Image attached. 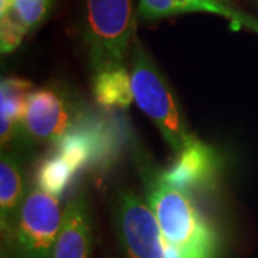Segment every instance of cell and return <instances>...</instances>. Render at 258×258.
Here are the masks:
<instances>
[{"mask_svg": "<svg viewBox=\"0 0 258 258\" xmlns=\"http://www.w3.org/2000/svg\"><path fill=\"white\" fill-rule=\"evenodd\" d=\"M145 195L166 244L178 258H218V232L186 191L168 184L157 171L145 169Z\"/></svg>", "mask_w": 258, "mask_h": 258, "instance_id": "1", "label": "cell"}, {"mask_svg": "<svg viewBox=\"0 0 258 258\" xmlns=\"http://www.w3.org/2000/svg\"><path fill=\"white\" fill-rule=\"evenodd\" d=\"M132 35V0H85L82 36L93 74L125 68Z\"/></svg>", "mask_w": 258, "mask_h": 258, "instance_id": "2", "label": "cell"}, {"mask_svg": "<svg viewBox=\"0 0 258 258\" xmlns=\"http://www.w3.org/2000/svg\"><path fill=\"white\" fill-rule=\"evenodd\" d=\"M131 81L137 105L155 123L169 148L179 154L195 137L186 128L164 75L139 43L132 50Z\"/></svg>", "mask_w": 258, "mask_h": 258, "instance_id": "3", "label": "cell"}, {"mask_svg": "<svg viewBox=\"0 0 258 258\" xmlns=\"http://www.w3.org/2000/svg\"><path fill=\"white\" fill-rule=\"evenodd\" d=\"M63 212L55 195L39 186L28 191L15 220L2 232L8 258H52Z\"/></svg>", "mask_w": 258, "mask_h": 258, "instance_id": "4", "label": "cell"}, {"mask_svg": "<svg viewBox=\"0 0 258 258\" xmlns=\"http://www.w3.org/2000/svg\"><path fill=\"white\" fill-rule=\"evenodd\" d=\"M116 221L128 258H178L166 244L151 207L135 192L125 191L119 195Z\"/></svg>", "mask_w": 258, "mask_h": 258, "instance_id": "5", "label": "cell"}, {"mask_svg": "<svg viewBox=\"0 0 258 258\" xmlns=\"http://www.w3.org/2000/svg\"><path fill=\"white\" fill-rule=\"evenodd\" d=\"M76 119L63 93L42 88L29 95L22 128L36 142H56L74 126Z\"/></svg>", "mask_w": 258, "mask_h": 258, "instance_id": "6", "label": "cell"}, {"mask_svg": "<svg viewBox=\"0 0 258 258\" xmlns=\"http://www.w3.org/2000/svg\"><path fill=\"white\" fill-rule=\"evenodd\" d=\"M218 169L220 159L215 151L195 137L179 154H176L172 166L159 174L168 184L189 191L212 186Z\"/></svg>", "mask_w": 258, "mask_h": 258, "instance_id": "7", "label": "cell"}, {"mask_svg": "<svg viewBox=\"0 0 258 258\" xmlns=\"http://www.w3.org/2000/svg\"><path fill=\"white\" fill-rule=\"evenodd\" d=\"M63 222L53 247L52 258H89L92 248V224L85 195L69 200Z\"/></svg>", "mask_w": 258, "mask_h": 258, "instance_id": "8", "label": "cell"}, {"mask_svg": "<svg viewBox=\"0 0 258 258\" xmlns=\"http://www.w3.org/2000/svg\"><path fill=\"white\" fill-rule=\"evenodd\" d=\"M32 83L20 78H3L0 83V137L2 147L16 137L18 129L23 126Z\"/></svg>", "mask_w": 258, "mask_h": 258, "instance_id": "9", "label": "cell"}, {"mask_svg": "<svg viewBox=\"0 0 258 258\" xmlns=\"http://www.w3.org/2000/svg\"><path fill=\"white\" fill-rule=\"evenodd\" d=\"M22 169L12 154H3L0 161V222L2 232L9 228L25 201Z\"/></svg>", "mask_w": 258, "mask_h": 258, "instance_id": "10", "label": "cell"}, {"mask_svg": "<svg viewBox=\"0 0 258 258\" xmlns=\"http://www.w3.org/2000/svg\"><path fill=\"white\" fill-rule=\"evenodd\" d=\"M95 101L106 109H126L134 101L131 72L126 68L106 69L93 75Z\"/></svg>", "mask_w": 258, "mask_h": 258, "instance_id": "11", "label": "cell"}, {"mask_svg": "<svg viewBox=\"0 0 258 258\" xmlns=\"http://www.w3.org/2000/svg\"><path fill=\"white\" fill-rule=\"evenodd\" d=\"M78 172L60 154L53 151L40 161L36 171V186L50 195L62 197Z\"/></svg>", "mask_w": 258, "mask_h": 258, "instance_id": "12", "label": "cell"}, {"mask_svg": "<svg viewBox=\"0 0 258 258\" xmlns=\"http://www.w3.org/2000/svg\"><path fill=\"white\" fill-rule=\"evenodd\" d=\"M0 18H2V22H0V50L3 55H6V53H12L13 50H16L20 46L29 29L19 19L13 9Z\"/></svg>", "mask_w": 258, "mask_h": 258, "instance_id": "13", "label": "cell"}, {"mask_svg": "<svg viewBox=\"0 0 258 258\" xmlns=\"http://www.w3.org/2000/svg\"><path fill=\"white\" fill-rule=\"evenodd\" d=\"M53 0H13V10L29 30L37 28L52 9Z\"/></svg>", "mask_w": 258, "mask_h": 258, "instance_id": "14", "label": "cell"}, {"mask_svg": "<svg viewBox=\"0 0 258 258\" xmlns=\"http://www.w3.org/2000/svg\"><path fill=\"white\" fill-rule=\"evenodd\" d=\"M139 15L147 20L168 18L176 15L174 0H139Z\"/></svg>", "mask_w": 258, "mask_h": 258, "instance_id": "15", "label": "cell"}, {"mask_svg": "<svg viewBox=\"0 0 258 258\" xmlns=\"http://www.w3.org/2000/svg\"><path fill=\"white\" fill-rule=\"evenodd\" d=\"M13 9V0H0V16Z\"/></svg>", "mask_w": 258, "mask_h": 258, "instance_id": "16", "label": "cell"}, {"mask_svg": "<svg viewBox=\"0 0 258 258\" xmlns=\"http://www.w3.org/2000/svg\"><path fill=\"white\" fill-rule=\"evenodd\" d=\"M220 2H224V0H220Z\"/></svg>", "mask_w": 258, "mask_h": 258, "instance_id": "17", "label": "cell"}]
</instances>
